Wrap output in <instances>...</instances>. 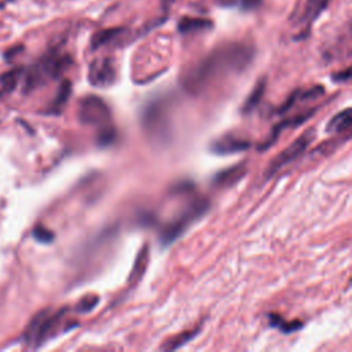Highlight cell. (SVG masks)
Wrapping results in <instances>:
<instances>
[{
  "label": "cell",
  "instance_id": "cell-1",
  "mask_svg": "<svg viewBox=\"0 0 352 352\" xmlns=\"http://www.w3.org/2000/svg\"><path fill=\"white\" fill-rule=\"evenodd\" d=\"M253 57V49L239 43L216 49L189 71L185 87L193 94H200L220 79L245 71Z\"/></svg>",
  "mask_w": 352,
  "mask_h": 352
},
{
  "label": "cell",
  "instance_id": "cell-2",
  "mask_svg": "<svg viewBox=\"0 0 352 352\" xmlns=\"http://www.w3.org/2000/svg\"><path fill=\"white\" fill-rule=\"evenodd\" d=\"M72 57L62 53L60 47L51 49L27 72L24 91L32 93L49 82L58 79L72 65Z\"/></svg>",
  "mask_w": 352,
  "mask_h": 352
},
{
  "label": "cell",
  "instance_id": "cell-3",
  "mask_svg": "<svg viewBox=\"0 0 352 352\" xmlns=\"http://www.w3.org/2000/svg\"><path fill=\"white\" fill-rule=\"evenodd\" d=\"M67 309H60L57 312H51L50 309L42 311L38 314L24 334V341L28 345L39 347L46 342L49 338L54 337L61 327V323L65 320Z\"/></svg>",
  "mask_w": 352,
  "mask_h": 352
},
{
  "label": "cell",
  "instance_id": "cell-4",
  "mask_svg": "<svg viewBox=\"0 0 352 352\" xmlns=\"http://www.w3.org/2000/svg\"><path fill=\"white\" fill-rule=\"evenodd\" d=\"M142 127L146 135L159 145H164L171 138V119L168 109L160 101L152 102L142 113Z\"/></svg>",
  "mask_w": 352,
  "mask_h": 352
},
{
  "label": "cell",
  "instance_id": "cell-5",
  "mask_svg": "<svg viewBox=\"0 0 352 352\" xmlns=\"http://www.w3.org/2000/svg\"><path fill=\"white\" fill-rule=\"evenodd\" d=\"M209 208V202L207 200H197L189 205V208L178 216L174 222L164 227L160 241L163 245L172 244L176 238H179L196 220L205 215Z\"/></svg>",
  "mask_w": 352,
  "mask_h": 352
},
{
  "label": "cell",
  "instance_id": "cell-6",
  "mask_svg": "<svg viewBox=\"0 0 352 352\" xmlns=\"http://www.w3.org/2000/svg\"><path fill=\"white\" fill-rule=\"evenodd\" d=\"M78 119L82 124L104 128L110 126L112 112L102 98L97 95H89L84 97L79 104Z\"/></svg>",
  "mask_w": 352,
  "mask_h": 352
},
{
  "label": "cell",
  "instance_id": "cell-7",
  "mask_svg": "<svg viewBox=\"0 0 352 352\" xmlns=\"http://www.w3.org/2000/svg\"><path fill=\"white\" fill-rule=\"evenodd\" d=\"M315 139V132L314 130L305 131L303 135H300L294 142H292V145H289L285 150H282L271 163L270 167L267 169L266 176L271 178L272 175H275L277 172H279L283 167H286L288 164H290L292 161H294L296 159H298L309 146V143Z\"/></svg>",
  "mask_w": 352,
  "mask_h": 352
},
{
  "label": "cell",
  "instance_id": "cell-8",
  "mask_svg": "<svg viewBox=\"0 0 352 352\" xmlns=\"http://www.w3.org/2000/svg\"><path fill=\"white\" fill-rule=\"evenodd\" d=\"M89 82L98 89H109L117 82L116 61L110 57L97 58L89 69Z\"/></svg>",
  "mask_w": 352,
  "mask_h": 352
},
{
  "label": "cell",
  "instance_id": "cell-9",
  "mask_svg": "<svg viewBox=\"0 0 352 352\" xmlns=\"http://www.w3.org/2000/svg\"><path fill=\"white\" fill-rule=\"evenodd\" d=\"M250 148V142L242 138H237L234 135H226L219 139H216L212 146L211 152L218 154V156H228L234 153H241L245 152Z\"/></svg>",
  "mask_w": 352,
  "mask_h": 352
},
{
  "label": "cell",
  "instance_id": "cell-10",
  "mask_svg": "<svg viewBox=\"0 0 352 352\" xmlns=\"http://www.w3.org/2000/svg\"><path fill=\"white\" fill-rule=\"evenodd\" d=\"M330 2H331V0H307L301 14L296 20L297 25H304L307 30H309V27L327 9Z\"/></svg>",
  "mask_w": 352,
  "mask_h": 352
},
{
  "label": "cell",
  "instance_id": "cell-11",
  "mask_svg": "<svg viewBox=\"0 0 352 352\" xmlns=\"http://www.w3.org/2000/svg\"><path fill=\"white\" fill-rule=\"evenodd\" d=\"M213 28V23L208 19H200V17H182L178 23V31L182 35H191V34H200L207 32Z\"/></svg>",
  "mask_w": 352,
  "mask_h": 352
},
{
  "label": "cell",
  "instance_id": "cell-12",
  "mask_svg": "<svg viewBox=\"0 0 352 352\" xmlns=\"http://www.w3.org/2000/svg\"><path fill=\"white\" fill-rule=\"evenodd\" d=\"M246 174V165L244 163L235 164L234 167H230L222 172H218L213 178V185L218 187H227L233 186L238 180H241Z\"/></svg>",
  "mask_w": 352,
  "mask_h": 352
},
{
  "label": "cell",
  "instance_id": "cell-13",
  "mask_svg": "<svg viewBox=\"0 0 352 352\" xmlns=\"http://www.w3.org/2000/svg\"><path fill=\"white\" fill-rule=\"evenodd\" d=\"M127 34L126 28L117 27V28H108V30H101L98 32H95L91 38V50L95 51L101 47H105L116 40H119L120 38H123Z\"/></svg>",
  "mask_w": 352,
  "mask_h": 352
},
{
  "label": "cell",
  "instance_id": "cell-14",
  "mask_svg": "<svg viewBox=\"0 0 352 352\" xmlns=\"http://www.w3.org/2000/svg\"><path fill=\"white\" fill-rule=\"evenodd\" d=\"M72 94V84L69 80H64L58 89V93L47 109V115H60L67 106Z\"/></svg>",
  "mask_w": 352,
  "mask_h": 352
},
{
  "label": "cell",
  "instance_id": "cell-15",
  "mask_svg": "<svg viewBox=\"0 0 352 352\" xmlns=\"http://www.w3.org/2000/svg\"><path fill=\"white\" fill-rule=\"evenodd\" d=\"M23 73H24V69L21 67H19V68H14L0 76V98L14 91Z\"/></svg>",
  "mask_w": 352,
  "mask_h": 352
},
{
  "label": "cell",
  "instance_id": "cell-16",
  "mask_svg": "<svg viewBox=\"0 0 352 352\" xmlns=\"http://www.w3.org/2000/svg\"><path fill=\"white\" fill-rule=\"evenodd\" d=\"M149 260H150V249H149V245H145L139 250V253H138V256L135 259L134 268H132V271L130 274V282L135 283V282H138L145 275V272L148 270V266H149Z\"/></svg>",
  "mask_w": 352,
  "mask_h": 352
},
{
  "label": "cell",
  "instance_id": "cell-17",
  "mask_svg": "<svg viewBox=\"0 0 352 352\" xmlns=\"http://www.w3.org/2000/svg\"><path fill=\"white\" fill-rule=\"evenodd\" d=\"M352 124V110L351 109H345L341 113L336 115L327 124L326 131L330 132H345L349 130Z\"/></svg>",
  "mask_w": 352,
  "mask_h": 352
},
{
  "label": "cell",
  "instance_id": "cell-18",
  "mask_svg": "<svg viewBox=\"0 0 352 352\" xmlns=\"http://www.w3.org/2000/svg\"><path fill=\"white\" fill-rule=\"evenodd\" d=\"M266 86H267V82L266 79H260L256 86L253 87L252 93L249 94V97L246 98L244 106H242V112L244 113H250L261 101L264 93H266Z\"/></svg>",
  "mask_w": 352,
  "mask_h": 352
},
{
  "label": "cell",
  "instance_id": "cell-19",
  "mask_svg": "<svg viewBox=\"0 0 352 352\" xmlns=\"http://www.w3.org/2000/svg\"><path fill=\"white\" fill-rule=\"evenodd\" d=\"M213 3L219 8H239L244 12H253L263 5V0H213Z\"/></svg>",
  "mask_w": 352,
  "mask_h": 352
},
{
  "label": "cell",
  "instance_id": "cell-20",
  "mask_svg": "<svg viewBox=\"0 0 352 352\" xmlns=\"http://www.w3.org/2000/svg\"><path fill=\"white\" fill-rule=\"evenodd\" d=\"M198 331H200V327H196V329H193V330H187V331H183V333H180V334L172 337L171 340H168V341L164 342L163 349L174 351V349H176V348H180L182 345H185V344H187L190 340H193V338L197 336Z\"/></svg>",
  "mask_w": 352,
  "mask_h": 352
},
{
  "label": "cell",
  "instance_id": "cell-21",
  "mask_svg": "<svg viewBox=\"0 0 352 352\" xmlns=\"http://www.w3.org/2000/svg\"><path fill=\"white\" fill-rule=\"evenodd\" d=\"M270 323L274 327H278L279 330H282L283 333H292L296 331L298 329L303 327V323L298 320H293V322H285V319H282L279 315L277 314H271L270 315Z\"/></svg>",
  "mask_w": 352,
  "mask_h": 352
},
{
  "label": "cell",
  "instance_id": "cell-22",
  "mask_svg": "<svg viewBox=\"0 0 352 352\" xmlns=\"http://www.w3.org/2000/svg\"><path fill=\"white\" fill-rule=\"evenodd\" d=\"M98 303H99V298L97 296H86L76 305V311L82 312V314L90 312V311H93L97 307Z\"/></svg>",
  "mask_w": 352,
  "mask_h": 352
},
{
  "label": "cell",
  "instance_id": "cell-23",
  "mask_svg": "<svg viewBox=\"0 0 352 352\" xmlns=\"http://www.w3.org/2000/svg\"><path fill=\"white\" fill-rule=\"evenodd\" d=\"M34 238L42 244H50L54 239V234L45 226L39 224L34 228Z\"/></svg>",
  "mask_w": 352,
  "mask_h": 352
},
{
  "label": "cell",
  "instance_id": "cell-24",
  "mask_svg": "<svg viewBox=\"0 0 352 352\" xmlns=\"http://www.w3.org/2000/svg\"><path fill=\"white\" fill-rule=\"evenodd\" d=\"M349 78H351V69L349 68L342 71V72H338V73L333 75V80H336V82H347V80H349Z\"/></svg>",
  "mask_w": 352,
  "mask_h": 352
},
{
  "label": "cell",
  "instance_id": "cell-25",
  "mask_svg": "<svg viewBox=\"0 0 352 352\" xmlns=\"http://www.w3.org/2000/svg\"><path fill=\"white\" fill-rule=\"evenodd\" d=\"M23 50H24V46H16V47H13V49H10V50H8V51L5 53V58L13 60V58H14L16 56H19Z\"/></svg>",
  "mask_w": 352,
  "mask_h": 352
},
{
  "label": "cell",
  "instance_id": "cell-26",
  "mask_svg": "<svg viewBox=\"0 0 352 352\" xmlns=\"http://www.w3.org/2000/svg\"><path fill=\"white\" fill-rule=\"evenodd\" d=\"M160 2H161L163 9H164V10H168V9L176 2V0H160Z\"/></svg>",
  "mask_w": 352,
  "mask_h": 352
},
{
  "label": "cell",
  "instance_id": "cell-27",
  "mask_svg": "<svg viewBox=\"0 0 352 352\" xmlns=\"http://www.w3.org/2000/svg\"><path fill=\"white\" fill-rule=\"evenodd\" d=\"M12 2H13V0H0V9H5Z\"/></svg>",
  "mask_w": 352,
  "mask_h": 352
}]
</instances>
